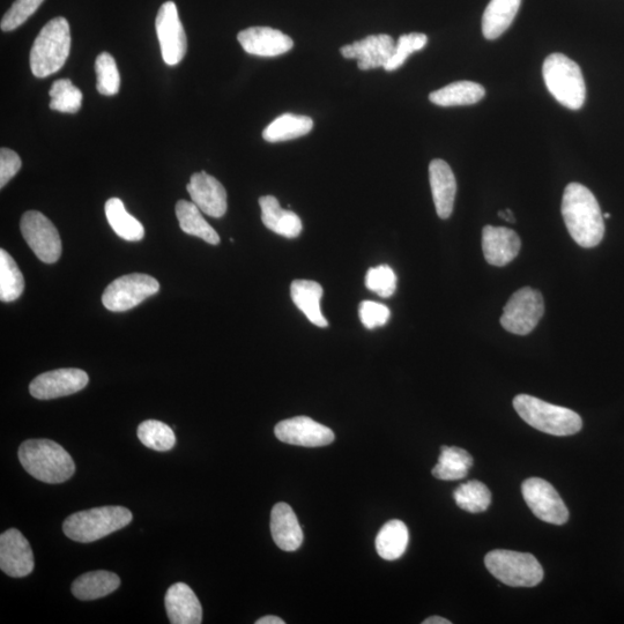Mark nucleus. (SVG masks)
I'll return each mask as SVG.
<instances>
[{
	"instance_id": "nucleus-11",
	"label": "nucleus",
	"mask_w": 624,
	"mask_h": 624,
	"mask_svg": "<svg viewBox=\"0 0 624 624\" xmlns=\"http://www.w3.org/2000/svg\"><path fill=\"white\" fill-rule=\"evenodd\" d=\"M522 493L534 516L542 522L554 525L568 522L567 505L548 481L540 478L527 479L523 482Z\"/></svg>"
},
{
	"instance_id": "nucleus-38",
	"label": "nucleus",
	"mask_w": 624,
	"mask_h": 624,
	"mask_svg": "<svg viewBox=\"0 0 624 624\" xmlns=\"http://www.w3.org/2000/svg\"><path fill=\"white\" fill-rule=\"evenodd\" d=\"M428 37L422 33H411L401 35L396 43L395 54L391 57L388 64L384 66L385 71H396L401 65L407 61L413 52L422 50L427 46Z\"/></svg>"
},
{
	"instance_id": "nucleus-33",
	"label": "nucleus",
	"mask_w": 624,
	"mask_h": 624,
	"mask_svg": "<svg viewBox=\"0 0 624 624\" xmlns=\"http://www.w3.org/2000/svg\"><path fill=\"white\" fill-rule=\"evenodd\" d=\"M25 289L24 274L9 252L0 250V300L17 301Z\"/></svg>"
},
{
	"instance_id": "nucleus-6",
	"label": "nucleus",
	"mask_w": 624,
	"mask_h": 624,
	"mask_svg": "<svg viewBox=\"0 0 624 624\" xmlns=\"http://www.w3.org/2000/svg\"><path fill=\"white\" fill-rule=\"evenodd\" d=\"M542 76L548 91L562 106L581 109L586 98V86L579 65L563 54L549 55L542 66Z\"/></svg>"
},
{
	"instance_id": "nucleus-16",
	"label": "nucleus",
	"mask_w": 624,
	"mask_h": 624,
	"mask_svg": "<svg viewBox=\"0 0 624 624\" xmlns=\"http://www.w3.org/2000/svg\"><path fill=\"white\" fill-rule=\"evenodd\" d=\"M395 50V40L386 34L370 35L340 49L341 55L345 58L358 59V66L362 71L384 68L395 54Z\"/></svg>"
},
{
	"instance_id": "nucleus-43",
	"label": "nucleus",
	"mask_w": 624,
	"mask_h": 624,
	"mask_svg": "<svg viewBox=\"0 0 624 624\" xmlns=\"http://www.w3.org/2000/svg\"><path fill=\"white\" fill-rule=\"evenodd\" d=\"M256 623L257 624H285L286 622L278 618V616L267 615V616H264V618L259 619Z\"/></svg>"
},
{
	"instance_id": "nucleus-41",
	"label": "nucleus",
	"mask_w": 624,
	"mask_h": 624,
	"mask_svg": "<svg viewBox=\"0 0 624 624\" xmlns=\"http://www.w3.org/2000/svg\"><path fill=\"white\" fill-rule=\"evenodd\" d=\"M361 322L369 330L381 328L388 323L390 309L382 303L363 301L359 309Z\"/></svg>"
},
{
	"instance_id": "nucleus-13",
	"label": "nucleus",
	"mask_w": 624,
	"mask_h": 624,
	"mask_svg": "<svg viewBox=\"0 0 624 624\" xmlns=\"http://www.w3.org/2000/svg\"><path fill=\"white\" fill-rule=\"evenodd\" d=\"M89 383L86 371L76 368L48 371L29 385L31 395L39 400H50L74 395Z\"/></svg>"
},
{
	"instance_id": "nucleus-44",
	"label": "nucleus",
	"mask_w": 624,
	"mask_h": 624,
	"mask_svg": "<svg viewBox=\"0 0 624 624\" xmlns=\"http://www.w3.org/2000/svg\"><path fill=\"white\" fill-rule=\"evenodd\" d=\"M423 624H451V621L441 618V616H432L422 622Z\"/></svg>"
},
{
	"instance_id": "nucleus-15",
	"label": "nucleus",
	"mask_w": 624,
	"mask_h": 624,
	"mask_svg": "<svg viewBox=\"0 0 624 624\" xmlns=\"http://www.w3.org/2000/svg\"><path fill=\"white\" fill-rule=\"evenodd\" d=\"M34 554L31 545L17 529L5 531L0 537V569L7 576L21 578L34 570Z\"/></svg>"
},
{
	"instance_id": "nucleus-25",
	"label": "nucleus",
	"mask_w": 624,
	"mask_h": 624,
	"mask_svg": "<svg viewBox=\"0 0 624 624\" xmlns=\"http://www.w3.org/2000/svg\"><path fill=\"white\" fill-rule=\"evenodd\" d=\"M121 579L114 572H86L73 582L71 591L79 600L89 601L109 596L120 588Z\"/></svg>"
},
{
	"instance_id": "nucleus-40",
	"label": "nucleus",
	"mask_w": 624,
	"mask_h": 624,
	"mask_svg": "<svg viewBox=\"0 0 624 624\" xmlns=\"http://www.w3.org/2000/svg\"><path fill=\"white\" fill-rule=\"evenodd\" d=\"M43 2L44 0H16L11 9L5 13L0 28L3 32H12L24 25L39 10Z\"/></svg>"
},
{
	"instance_id": "nucleus-37",
	"label": "nucleus",
	"mask_w": 624,
	"mask_h": 624,
	"mask_svg": "<svg viewBox=\"0 0 624 624\" xmlns=\"http://www.w3.org/2000/svg\"><path fill=\"white\" fill-rule=\"evenodd\" d=\"M96 77L98 84L96 88L101 95L113 96L120 91L121 77L117 64L113 56L108 52H102L95 61Z\"/></svg>"
},
{
	"instance_id": "nucleus-17",
	"label": "nucleus",
	"mask_w": 624,
	"mask_h": 624,
	"mask_svg": "<svg viewBox=\"0 0 624 624\" xmlns=\"http://www.w3.org/2000/svg\"><path fill=\"white\" fill-rule=\"evenodd\" d=\"M188 192L200 211L212 218H222L227 212V192L217 178L205 172L193 174Z\"/></svg>"
},
{
	"instance_id": "nucleus-30",
	"label": "nucleus",
	"mask_w": 624,
	"mask_h": 624,
	"mask_svg": "<svg viewBox=\"0 0 624 624\" xmlns=\"http://www.w3.org/2000/svg\"><path fill=\"white\" fill-rule=\"evenodd\" d=\"M104 211H106L110 227L121 239L129 242H138L144 239V226L126 211L121 199L110 198L104 206Z\"/></svg>"
},
{
	"instance_id": "nucleus-22",
	"label": "nucleus",
	"mask_w": 624,
	"mask_h": 624,
	"mask_svg": "<svg viewBox=\"0 0 624 624\" xmlns=\"http://www.w3.org/2000/svg\"><path fill=\"white\" fill-rule=\"evenodd\" d=\"M273 541L284 552H295L303 544V531L291 505L278 503L271 512Z\"/></svg>"
},
{
	"instance_id": "nucleus-2",
	"label": "nucleus",
	"mask_w": 624,
	"mask_h": 624,
	"mask_svg": "<svg viewBox=\"0 0 624 624\" xmlns=\"http://www.w3.org/2000/svg\"><path fill=\"white\" fill-rule=\"evenodd\" d=\"M18 456L22 467L33 478L46 484H63L76 472L70 453L54 441H26L21 444Z\"/></svg>"
},
{
	"instance_id": "nucleus-5",
	"label": "nucleus",
	"mask_w": 624,
	"mask_h": 624,
	"mask_svg": "<svg viewBox=\"0 0 624 624\" xmlns=\"http://www.w3.org/2000/svg\"><path fill=\"white\" fill-rule=\"evenodd\" d=\"M514 407L527 425L554 436L575 435L583 427L581 416L569 408L546 403L529 395L514 399Z\"/></svg>"
},
{
	"instance_id": "nucleus-10",
	"label": "nucleus",
	"mask_w": 624,
	"mask_h": 624,
	"mask_svg": "<svg viewBox=\"0 0 624 624\" xmlns=\"http://www.w3.org/2000/svg\"><path fill=\"white\" fill-rule=\"evenodd\" d=\"M21 234L41 262L54 264L62 256V240L54 224L46 215L28 211L22 215Z\"/></svg>"
},
{
	"instance_id": "nucleus-29",
	"label": "nucleus",
	"mask_w": 624,
	"mask_h": 624,
	"mask_svg": "<svg viewBox=\"0 0 624 624\" xmlns=\"http://www.w3.org/2000/svg\"><path fill=\"white\" fill-rule=\"evenodd\" d=\"M175 211L184 233L199 237L208 244L218 245L220 243L219 234L204 219L202 211L195 203L180 200L176 204Z\"/></svg>"
},
{
	"instance_id": "nucleus-1",
	"label": "nucleus",
	"mask_w": 624,
	"mask_h": 624,
	"mask_svg": "<svg viewBox=\"0 0 624 624\" xmlns=\"http://www.w3.org/2000/svg\"><path fill=\"white\" fill-rule=\"evenodd\" d=\"M562 215L572 239L583 248H594L605 235L604 215L598 200L584 185L570 183L562 198Z\"/></svg>"
},
{
	"instance_id": "nucleus-35",
	"label": "nucleus",
	"mask_w": 624,
	"mask_h": 624,
	"mask_svg": "<svg viewBox=\"0 0 624 624\" xmlns=\"http://www.w3.org/2000/svg\"><path fill=\"white\" fill-rule=\"evenodd\" d=\"M139 441L154 451L167 452L176 444L174 430L166 423L158 420H147L140 423L137 430Z\"/></svg>"
},
{
	"instance_id": "nucleus-4",
	"label": "nucleus",
	"mask_w": 624,
	"mask_h": 624,
	"mask_svg": "<svg viewBox=\"0 0 624 624\" xmlns=\"http://www.w3.org/2000/svg\"><path fill=\"white\" fill-rule=\"evenodd\" d=\"M132 519V512L124 507L94 508L66 518L63 531L71 540L89 544L124 529Z\"/></svg>"
},
{
	"instance_id": "nucleus-21",
	"label": "nucleus",
	"mask_w": 624,
	"mask_h": 624,
	"mask_svg": "<svg viewBox=\"0 0 624 624\" xmlns=\"http://www.w3.org/2000/svg\"><path fill=\"white\" fill-rule=\"evenodd\" d=\"M429 180L438 217L450 218L457 193L455 174L447 162L436 159L430 162Z\"/></svg>"
},
{
	"instance_id": "nucleus-31",
	"label": "nucleus",
	"mask_w": 624,
	"mask_h": 624,
	"mask_svg": "<svg viewBox=\"0 0 624 624\" xmlns=\"http://www.w3.org/2000/svg\"><path fill=\"white\" fill-rule=\"evenodd\" d=\"M473 466V458L466 450L457 447H442L433 475L438 480L457 481L467 477Z\"/></svg>"
},
{
	"instance_id": "nucleus-36",
	"label": "nucleus",
	"mask_w": 624,
	"mask_h": 624,
	"mask_svg": "<svg viewBox=\"0 0 624 624\" xmlns=\"http://www.w3.org/2000/svg\"><path fill=\"white\" fill-rule=\"evenodd\" d=\"M49 95L51 98L50 109L59 111V113L76 114L81 108V102H83V93L69 79L55 81Z\"/></svg>"
},
{
	"instance_id": "nucleus-8",
	"label": "nucleus",
	"mask_w": 624,
	"mask_h": 624,
	"mask_svg": "<svg viewBox=\"0 0 624 624\" xmlns=\"http://www.w3.org/2000/svg\"><path fill=\"white\" fill-rule=\"evenodd\" d=\"M545 312L544 297L537 289H519L505 304L501 324L505 330L526 336L537 328Z\"/></svg>"
},
{
	"instance_id": "nucleus-32",
	"label": "nucleus",
	"mask_w": 624,
	"mask_h": 624,
	"mask_svg": "<svg viewBox=\"0 0 624 624\" xmlns=\"http://www.w3.org/2000/svg\"><path fill=\"white\" fill-rule=\"evenodd\" d=\"M314 129V121L308 116L284 114L276 118L263 132L269 143H280L308 135Z\"/></svg>"
},
{
	"instance_id": "nucleus-39",
	"label": "nucleus",
	"mask_w": 624,
	"mask_h": 624,
	"mask_svg": "<svg viewBox=\"0 0 624 624\" xmlns=\"http://www.w3.org/2000/svg\"><path fill=\"white\" fill-rule=\"evenodd\" d=\"M366 286L370 292L381 297H390L397 289L396 273L388 265L373 267L367 273Z\"/></svg>"
},
{
	"instance_id": "nucleus-14",
	"label": "nucleus",
	"mask_w": 624,
	"mask_h": 624,
	"mask_svg": "<svg viewBox=\"0 0 624 624\" xmlns=\"http://www.w3.org/2000/svg\"><path fill=\"white\" fill-rule=\"evenodd\" d=\"M279 441L297 447H326L334 441V433L329 427L318 423L308 416L284 420L274 428Z\"/></svg>"
},
{
	"instance_id": "nucleus-42",
	"label": "nucleus",
	"mask_w": 624,
	"mask_h": 624,
	"mask_svg": "<svg viewBox=\"0 0 624 624\" xmlns=\"http://www.w3.org/2000/svg\"><path fill=\"white\" fill-rule=\"evenodd\" d=\"M22 166L20 156L9 148L0 150V188H4L14 176H16Z\"/></svg>"
},
{
	"instance_id": "nucleus-28",
	"label": "nucleus",
	"mask_w": 624,
	"mask_h": 624,
	"mask_svg": "<svg viewBox=\"0 0 624 624\" xmlns=\"http://www.w3.org/2000/svg\"><path fill=\"white\" fill-rule=\"evenodd\" d=\"M410 533L401 520L393 519L386 523L376 537L378 555L386 561H396L406 552Z\"/></svg>"
},
{
	"instance_id": "nucleus-24",
	"label": "nucleus",
	"mask_w": 624,
	"mask_h": 624,
	"mask_svg": "<svg viewBox=\"0 0 624 624\" xmlns=\"http://www.w3.org/2000/svg\"><path fill=\"white\" fill-rule=\"evenodd\" d=\"M291 296L295 306L307 316L309 322L318 328H328L329 322L322 314L321 301L323 288L316 281L295 280L291 286Z\"/></svg>"
},
{
	"instance_id": "nucleus-9",
	"label": "nucleus",
	"mask_w": 624,
	"mask_h": 624,
	"mask_svg": "<svg viewBox=\"0 0 624 624\" xmlns=\"http://www.w3.org/2000/svg\"><path fill=\"white\" fill-rule=\"evenodd\" d=\"M160 291L159 281L148 274L132 273L111 282L102 295L103 306L113 312L131 310Z\"/></svg>"
},
{
	"instance_id": "nucleus-27",
	"label": "nucleus",
	"mask_w": 624,
	"mask_h": 624,
	"mask_svg": "<svg viewBox=\"0 0 624 624\" xmlns=\"http://www.w3.org/2000/svg\"><path fill=\"white\" fill-rule=\"evenodd\" d=\"M485 94V88L480 84L457 81L430 94L429 100L440 107L471 106L484 99Z\"/></svg>"
},
{
	"instance_id": "nucleus-23",
	"label": "nucleus",
	"mask_w": 624,
	"mask_h": 624,
	"mask_svg": "<svg viewBox=\"0 0 624 624\" xmlns=\"http://www.w3.org/2000/svg\"><path fill=\"white\" fill-rule=\"evenodd\" d=\"M262 210V221L266 228L272 230L287 239H295L302 233V221L299 215L292 211L284 210L273 196H265L259 199Z\"/></svg>"
},
{
	"instance_id": "nucleus-12",
	"label": "nucleus",
	"mask_w": 624,
	"mask_h": 624,
	"mask_svg": "<svg viewBox=\"0 0 624 624\" xmlns=\"http://www.w3.org/2000/svg\"><path fill=\"white\" fill-rule=\"evenodd\" d=\"M155 28L163 61L170 66L180 64L187 54L188 40L175 3L167 2L160 7Z\"/></svg>"
},
{
	"instance_id": "nucleus-46",
	"label": "nucleus",
	"mask_w": 624,
	"mask_h": 624,
	"mask_svg": "<svg viewBox=\"0 0 624 624\" xmlns=\"http://www.w3.org/2000/svg\"><path fill=\"white\" fill-rule=\"evenodd\" d=\"M603 215H604V219H609V218H611V214H609V213H605V214H603Z\"/></svg>"
},
{
	"instance_id": "nucleus-20",
	"label": "nucleus",
	"mask_w": 624,
	"mask_h": 624,
	"mask_svg": "<svg viewBox=\"0 0 624 624\" xmlns=\"http://www.w3.org/2000/svg\"><path fill=\"white\" fill-rule=\"evenodd\" d=\"M165 606L170 623L200 624L203 608L196 593L185 583H176L168 589Z\"/></svg>"
},
{
	"instance_id": "nucleus-45",
	"label": "nucleus",
	"mask_w": 624,
	"mask_h": 624,
	"mask_svg": "<svg viewBox=\"0 0 624 624\" xmlns=\"http://www.w3.org/2000/svg\"><path fill=\"white\" fill-rule=\"evenodd\" d=\"M499 215L503 220L511 222V224L516 222L515 215L510 210L501 211Z\"/></svg>"
},
{
	"instance_id": "nucleus-7",
	"label": "nucleus",
	"mask_w": 624,
	"mask_h": 624,
	"mask_svg": "<svg viewBox=\"0 0 624 624\" xmlns=\"http://www.w3.org/2000/svg\"><path fill=\"white\" fill-rule=\"evenodd\" d=\"M485 564L490 574L512 588H533L544 579V569L529 553L497 549L486 555Z\"/></svg>"
},
{
	"instance_id": "nucleus-19",
	"label": "nucleus",
	"mask_w": 624,
	"mask_h": 624,
	"mask_svg": "<svg viewBox=\"0 0 624 624\" xmlns=\"http://www.w3.org/2000/svg\"><path fill=\"white\" fill-rule=\"evenodd\" d=\"M520 247L522 242L512 229L486 226L482 230V250L490 265H508L518 256Z\"/></svg>"
},
{
	"instance_id": "nucleus-18",
	"label": "nucleus",
	"mask_w": 624,
	"mask_h": 624,
	"mask_svg": "<svg viewBox=\"0 0 624 624\" xmlns=\"http://www.w3.org/2000/svg\"><path fill=\"white\" fill-rule=\"evenodd\" d=\"M242 48L250 55L276 57L286 54L294 47L288 35L270 27H251L237 36Z\"/></svg>"
},
{
	"instance_id": "nucleus-26",
	"label": "nucleus",
	"mask_w": 624,
	"mask_h": 624,
	"mask_svg": "<svg viewBox=\"0 0 624 624\" xmlns=\"http://www.w3.org/2000/svg\"><path fill=\"white\" fill-rule=\"evenodd\" d=\"M522 0H490L482 17V33L487 40H496L514 22Z\"/></svg>"
},
{
	"instance_id": "nucleus-3",
	"label": "nucleus",
	"mask_w": 624,
	"mask_h": 624,
	"mask_svg": "<svg viewBox=\"0 0 624 624\" xmlns=\"http://www.w3.org/2000/svg\"><path fill=\"white\" fill-rule=\"evenodd\" d=\"M71 32L68 20L52 19L42 28L31 51V69L36 78H47L61 70L70 56Z\"/></svg>"
},
{
	"instance_id": "nucleus-34",
	"label": "nucleus",
	"mask_w": 624,
	"mask_h": 624,
	"mask_svg": "<svg viewBox=\"0 0 624 624\" xmlns=\"http://www.w3.org/2000/svg\"><path fill=\"white\" fill-rule=\"evenodd\" d=\"M455 501L460 509L472 514L484 512L492 503V493L485 484L478 480H471L460 485L453 493Z\"/></svg>"
}]
</instances>
